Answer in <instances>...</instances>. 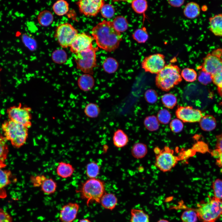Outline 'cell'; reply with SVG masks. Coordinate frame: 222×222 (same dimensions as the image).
Here are the masks:
<instances>
[{
	"label": "cell",
	"instance_id": "5bb4252c",
	"mask_svg": "<svg viewBox=\"0 0 222 222\" xmlns=\"http://www.w3.org/2000/svg\"><path fill=\"white\" fill-rule=\"evenodd\" d=\"M93 39L84 32L78 34L70 47L71 52L75 54L92 48Z\"/></svg>",
	"mask_w": 222,
	"mask_h": 222
},
{
	"label": "cell",
	"instance_id": "8fae6325",
	"mask_svg": "<svg viewBox=\"0 0 222 222\" xmlns=\"http://www.w3.org/2000/svg\"><path fill=\"white\" fill-rule=\"evenodd\" d=\"M165 56L156 53L146 57L141 63L142 68L146 72L158 74L165 65Z\"/></svg>",
	"mask_w": 222,
	"mask_h": 222
},
{
	"label": "cell",
	"instance_id": "680465c9",
	"mask_svg": "<svg viewBox=\"0 0 222 222\" xmlns=\"http://www.w3.org/2000/svg\"><path fill=\"white\" fill-rule=\"evenodd\" d=\"M157 222H169L167 220L164 219H161L159 220Z\"/></svg>",
	"mask_w": 222,
	"mask_h": 222
},
{
	"label": "cell",
	"instance_id": "11a10c76",
	"mask_svg": "<svg viewBox=\"0 0 222 222\" xmlns=\"http://www.w3.org/2000/svg\"><path fill=\"white\" fill-rule=\"evenodd\" d=\"M216 164L221 168V172L222 173V152L219 158L216 159Z\"/></svg>",
	"mask_w": 222,
	"mask_h": 222
},
{
	"label": "cell",
	"instance_id": "8d00e7d4",
	"mask_svg": "<svg viewBox=\"0 0 222 222\" xmlns=\"http://www.w3.org/2000/svg\"><path fill=\"white\" fill-rule=\"evenodd\" d=\"M131 6L134 10L139 14H144L148 8V3L145 0L132 1Z\"/></svg>",
	"mask_w": 222,
	"mask_h": 222
},
{
	"label": "cell",
	"instance_id": "6f0895ef",
	"mask_svg": "<svg viewBox=\"0 0 222 222\" xmlns=\"http://www.w3.org/2000/svg\"><path fill=\"white\" fill-rule=\"evenodd\" d=\"M79 222H91L89 220L87 219H81Z\"/></svg>",
	"mask_w": 222,
	"mask_h": 222
},
{
	"label": "cell",
	"instance_id": "4dcf8cb0",
	"mask_svg": "<svg viewBox=\"0 0 222 222\" xmlns=\"http://www.w3.org/2000/svg\"><path fill=\"white\" fill-rule=\"evenodd\" d=\"M115 29L120 33L125 31L128 29V24L126 18L122 16H118L112 22Z\"/></svg>",
	"mask_w": 222,
	"mask_h": 222
},
{
	"label": "cell",
	"instance_id": "1f68e13d",
	"mask_svg": "<svg viewBox=\"0 0 222 222\" xmlns=\"http://www.w3.org/2000/svg\"><path fill=\"white\" fill-rule=\"evenodd\" d=\"M101 109L98 105L96 103H90L84 108V112L85 115L90 118H95L99 116Z\"/></svg>",
	"mask_w": 222,
	"mask_h": 222
},
{
	"label": "cell",
	"instance_id": "7c38bea8",
	"mask_svg": "<svg viewBox=\"0 0 222 222\" xmlns=\"http://www.w3.org/2000/svg\"><path fill=\"white\" fill-rule=\"evenodd\" d=\"M175 113L179 119L185 122H199L203 117L200 110L190 106L178 107Z\"/></svg>",
	"mask_w": 222,
	"mask_h": 222
},
{
	"label": "cell",
	"instance_id": "83f0119b",
	"mask_svg": "<svg viewBox=\"0 0 222 222\" xmlns=\"http://www.w3.org/2000/svg\"><path fill=\"white\" fill-rule=\"evenodd\" d=\"M131 214L130 222H149L148 215L142 210L132 209Z\"/></svg>",
	"mask_w": 222,
	"mask_h": 222
},
{
	"label": "cell",
	"instance_id": "d590c367",
	"mask_svg": "<svg viewBox=\"0 0 222 222\" xmlns=\"http://www.w3.org/2000/svg\"><path fill=\"white\" fill-rule=\"evenodd\" d=\"M51 58L56 63L62 64L65 63L67 59V55L65 51L59 49L55 50L52 53Z\"/></svg>",
	"mask_w": 222,
	"mask_h": 222
},
{
	"label": "cell",
	"instance_id": "603a6c76",
	"mask_svg": "<svg viewBox=\"0 0 222 222\" xmlns=\"http://www.w3.org/2000/svg\"><path fill=\"white\" fill-rule=\"evenodd\" d=\"M199 123L201 129L205 131H210L213 130L216 125L215 118L210 115L203 116Z\"/></svg>",
	"mask_w": 222,
	"mask_h": 222
},
{
	"label": "cell",
	"instance_id": "f907efd6",
	"mask_svg": "<svg viewBox=\"0 0 222 222\" xmlns=\"http://www.w3.org/2000/svg\"><path fill=\"white\" fill-rule=\"evenodd\" d=\"M11 216L6 212L0 208V222H12Z\"/></svg>",
	"mask_w": 222,
	"mask_h": 222
},
{
	"label": "cell",
	"instance_id": "d6a6232c",
	"mask_svg": "<svg viewBox=\"0 0 222 222\" xmlns=\"http://www.w3.org/2000/svg\"><path fill=\"white\" fill-rule=\"evenodd\" d=\"M144 125L145 128L150 131H156L159 127V122L157 117L154 116L146 117L144 121Z\"/></svg>",
	"mask_w": 222,
	"mask_h": 222
},
{
	"label": "cell",
	"instance_id": "30bf717a",
	"mask_svg": "<svg viewBox=\"0 0 222 222\" xmlns=\"http://www.w3.org/2000/svg\"><path fill=\"white\" fill-rule=\"evenodd\" d=\"M77 30L68 23L59 25L57 27L55 37L60 45L63 48L70 47L78 34Z\"/></svg>",
	"mask_w": 222,
	"mask_h": 222
},
{
	"label": "cell",
	"instance_id": "277c9868",
	"mask_svg": "<svg viewBox=\"0 0 222 222\" xmlns=\"http://www.w3.org/2000/svg\"><path fill=\"white\" fill-rule=\"evenodd\" d=\"M195 210L202 222H215L222 217V200L213 196Z\"/></svg>",
	"mask_w": 222,
	"mask_h": 222
},
{
	"label": "cell",
	"instance_id": "f5cc1de1",
	"mask_svg": "<svg viewBox=\"0 0 222 222\" xmlns=\"http://www.w3.org/2000/svg\"><path fill=\"white\" fill-rule=\"evenodd\" d=\"M216 148L222 151V134H221L216 136Z\"/></svg>",
	"mask_w": 222,
	"mask_h": 222
},
{
	"label": "cell",
	"instance_id": "7dc6e473",
	"mask_svg": "<svg viewBox=\"0 0 222 222\" xmlns=\"http://www.w3.org/2000/svg\"><path fill=\"white\" fill-rule=\"evenodd\" d=\"M47 177L44 175H39L36 176H31L30 179L34 187L40 186L43 181Z\"/></svg>",
	"mask_w": 222,
	"mask_h": 222
},
{
	"label": "cell",
	"instance_id": "6da1fadb",
	"mask_svg": "<svg viewBox=\"0 0 222 222\" xmlns=\"http://www.w3.org/2000/svg\"><path fill=\"white\" fill-rule=\"evenodd\" d=\"M91 34L98 47L108 52L117 49L122 39L121 33L115 29L110 21L99 23L93 28Z\"/></svg>",
	"mask_w": 222,
	"mask_h": 222
},
{
	"label": "cell",
	"instance_id": "836d02e7",
	"mask_svg": "<svg viewBox=\"0 0 222 222\" xmlns=\"http://www.w3.org/2000/svg\"><path fill=\"white\" fill-rule=\"evenodd\" d=\"M133 39L139 43H144L148 40V34L146 28L144 27L137 29L132 35Z\"/></svg>",
	"mask_w": 222,
	"mask_h": 222
},
{
	"label": "cell",
	"instance_id": "f6af8a7d",
	"mask_svg": "<svg viewBox=\"0 0 222 222\" xmlns=\"http://www.w3.org/2000/svg\"><path fill=\"white\" fill-rule=\"evenodd\" d=\"M198 79L202 84L206 85L212 81V76L209 73L201 70L199 72Z\"/></svg>",
	"mask_w": 222,
	"mask_h": 222
},
{
	"label": "cell",
	"instance_id": "e0dca14e",
	"mask_svg": "<svg viewBox=\"0 0 222 222\" xmlns=\"http://www.w3.org/2000/svg\"><path fill=\"white\" fill-rule=\"evenodd\" d=\"M95 80L92 75L84 73L80 75L77 80L78 87L81 90L87 92L90 91L94 86Z\"/></svg>",
	"mask_w": 222,
	"mask_h": 222
},
{
	"label": "cell",
	"instance_id": "7bdbcfd3",
	"mask_svg": "<svg viewBox=\"0 0 222 222\" xmlns=\"http://www.w3.org/2000/svg\"><path fill=\"white\" fill-rule=\"evenodd\" d=\"M157 118L159 122L162 124H167L171 120V115L168 110L163 109L158 112Z\"/></svg>",
	"mask_w": 222,
	"mask_h": 222
},
{
	"label": "cell",
	"instance_id": "d4e9b609",
	"mask_svg": "<svg viewBox=\"0 0 222 222\" xmlns=\"http://www.w3.org/2000/svg\"><path fill=\"white\" fill-rule=\"evenodd\" d=\"M6 139L0 133V167L3 168L6 166L5 161L9 152Z\"/></svg>",
	"mask_w": 222,
	"mask_h": 222
},
{
	"label": "cell",
	"instance_id": "484cf974",
	"mask_svg": "<svg viewBox=\"0 0 222 222\" xmlns=\"http://www.w3.org/2000/svg\"><path fill=\"white\" fill-rule=\"evenodd\" d=\"M54 20V16L50 11L44 10L41 11L37 16V20L41 26L48 27L52 23Z\"/></svg>",
	"mask_w": 222,
	"mask_h": 222
},
{
	"label": "cell",
	"instance_id": "7a4b0ae2",
	"mask_svg": "<svg viewBox=\"0 0 222 222\" xmlns=\"http://www.w3.org/2000/svg\"><path fill=\"white\" fill-rule=\"evenodd\" d=\"M1 129L4 137L10 141L14 147L19 148L25 143L28 136V128L14 121H5L2 124Z\"/></svg>",
	"mask_w": 222,
	"mask_h": 222
},
{
	"label": "cell",
	"instance_id": "3957f363",
	"mask_svg": "<svg viewBox=\"0 0 222 222\" xmlns=\"http://www.w3.org/2000/svg\"><path fill=\"white\" fill-rule=\"evenodd\" d=\"M180 72V69L176 65H165L157 74L155 79L156 85L162 90H170L182 81Z\"/></svg>",
	"mask_w": 222,
	"mask_h": 222
},
{
	"label": "cell",
	"instance_id": "681fc988",
	"mask_svg": "<svg viewBox=\"0 0 222 222\" xmlns=\"http://www.w3.org/2000/svg\"><path fill=\"white\" fill-rule=\"evenodd\" d=\"M212 81L217 87L222 86V69L212 76Z\"/></svg>",
	"mask_w": 222,
	"mask_h": 222
},
{
	"label": "cell",
	"instance_id": "52a82bcc",
	"mask_svg": "<svg viewBox=\"0 0 222 222\" xmlns=\"http://www.w3.org/2000/svg\"><path fill=\"white\" fill-rule=\"evenodd\" d=\"M31 108L22 106L19 103L17 106H13L7 109L6 111L9 120L21 124L29 128L32 125Z\"/></svg>",
	"mask_w": 222,
	"mask_h": 222
},
{
	"label": "cell",
	"instance_id": "816d5d0a",
	"mask_svg": "<svg viewBox=\"0 0 222 222\" xmlns=\"http://www.w3.org/2000/svg\"><path fill=\"white\" fill-rule=\"evenodd\" d=\"M184 0H168V2L170 5L175 7H179L182 6L184 2Z\"/></svg>",
	"mask_w": 222,
	"mask_h": 222
},
{
	"label": "cell",
	"instance_id": "9f6ffc18",
	"mask_svg": "<svg viewBox=\"0 0 222 222\" xmlns=\"http://www.w3.org/2000/svg\"><path fill=\"white\" fill-rule=\"evenodd\" d=\"M217 90L219 95L222 97V86L217 87ZM220 104L222 105V102L220 103Z\"/></svg>",
	"mask_w": 222,
	"mask_h": 222
},
{
	"label": "cell",
	"instance_id": "4fadbf2b",
	"mask_svg": "<svg viewBox=\"0 0 222 222\" xmlns=\"http://www.w3.org/2000/svg\"><path fill=\"white\" fill-rule=\"evenodd\" d=\"M105 3L103 0H81L76 2L80 12L87 16H96Z\"/></svg>",
	"mask_w": 222,
	"mask_h": 222
},
{
	"label": "cell",
	"instance_id": "c3c4849f",
	"mask_svg": "<svg viewBox=\"0 0 222 222\" xmlns=\"http://www.w3.org/2000/svg\"><path fill=\"white\" fill-rule=\"evenodd\" d=\"M22 40L24 45L29 49L32 50L35 48L36 44L35 43V41L32 38L29 37V36L26 34H23L22 36Z\"/></svg>",
	"mask_w": 222,
	"mask_h": 222
},
{
	"label": "cell",
	"instance_id": "bcb514c9",
	"mask_svg": "<svg viewBox=\"0 0 222 222\" xmlns=\"http://www.w3.org/2000/svg\"><path fill=\"white\" fill-rule=\"evenodd\" d=\"M145 97L146 101L149 103L153 104L158 99V95L155 91L152 89L147 90L145 92Z\"/></svg>",
	"mask_w": 222,
	"mask_h": 222
},
{
	"label": "cell",
	"instance_id": "ab89813d",
	"mask_svg": "<svg viewBox=\"0 0 222 222\" xmlns=\"http://www.w3.org/2000/svg\"><path fill=\"white\" fill-rule=\"evenodd\" d=\"M181 76L186 81L192 82L196 80L197 77V74L193 69L186 68L181 71Z\"/></svg>",
	"mask_w": 222,
	"mask_h": 222
},
{
	"label": "cell",
	"instance_id": "b9f144b4",
	"mask_svg": "<svg viewBox=\"0 0 222 222\" xmlns=\"http://www.w3.org/2000/svg\"><path fill=\"white\" fill-rule=\"evenodd\" d=\"M102 17L106 18H112L114 15L115 10L113 5L110 4H104L100 11Z\"/></svg>",
	"mask_w": 222,
	"mask_h": 222
},
{
	"label": "cell",
	"instance_id": "8992f818",
	"mask_svg": "<svg viewBox=\"0 0 222 222\" xmlns=\"http://www.w3.org/2000/svg\"><path fill=\"white\" fill-rule=\"evenodd\" d=\"M98 50V47H93L75 54L77 68L84 73L92 75L94 68L97 66L96 52Z\"/></svg>",
	"mask_w": 222,
	"mask_h": 222
},
{
	"label": "cell",
	"instance_id": "4316f807",
	"mask_svg": "<svg viewBox=\"0 0 222 222\" xmlns=\"http://www.w3.org/2000/svg\"><path fill=\"white\" fill-rule=\"evenodd\" d=\"M52 9L54 12L59 16L66 14L69 10V4L66 1L59 0L53 4Z\"/></svg>",
	"mask_w": 222,
	"mask_h": 222
},
{
	"label": "cell",
	"instance_id": "f35d334b",
	"mask_svg": "<svg viewBox=\"0 0 222 222\" xmlns=\"http://www.w3.org/2000/svg\"><path fill=\"white\" fill-rule=\"evenodd\" d=\"M182 222H197L198 219L195 210L190 209L184 212L181 216Z\"/></svg>",
	"mask_w": 222,
	"mask_h": 222
},
{
	"label": "cell",
	"instance_id": "e575fe53",
	"mask_svg": "<svg viewBox=\"0 0 222 222\" xmlns=\"http://www.w3.org/2000/svg\"><path fill=\"white\" fill-rule=\"evenodd\" d=\"M100 169L99 166L96 162H90L86 166V175L89 178H96L99 175Z\"/></svg>",
	"mask_w": 222,
	"mask_h": 222
},
{
	"label": "cell",
	"instance_id": "ee69618b",
	"mask_svg": "<svg viewBox=\"0 0 222 222\" xmlns=\"http://www.w3.org/2000/svg\"><path fill=\"white\" fill-rule=\"evenodd\" d=\"M170 125L171 131L176 133L181 131L183 127V125L182 121L179 119H175L172 120Z\"/></svg>",
	"mask_w": 222,
	"mask_h": 222
},
{
	"label": "cell",
	"instance_id": "9c48e42d",
	"mask_svg": "<svg viewBox=\"0 0 222 222\" xmlns=\"http://www.w3.org/2000/svg\"><path fill=\"white\" fill-rule=\"evenodd\" d=\"M201 70L212 76L222 69V48H218L208 53L203 59Z\"/></svg>",
	"mask_w": 222,
	"mask_h": 222
},
{
	"label": "cell",
	"instance_id": "ffe728a7",
	"mask_svg": "<svg viewBox=\"0 0 222 222\" xmlns=\"http://www.w3.org/2000/svg\"><path fill=\"white\" fill-rule=\"evenodd\" d=\"M117 203L116 196L112 193H105L101 198L100 203L104 208L110 210L115 208Z\"/></svg>",
	"mask_w": 222,
	"mask_h": 222
},
{
	"label": "cell",
	"instance_id": "74e56055",
	"mask_svg": "<svg viewBox=\"0 0 222 222\" xmlns=\"http://www.w3.org/2000/svg\"><path fill=\"white\" fill-rule=\"evenodd\" d=\"M162 101L166 107L171 109L173 108L177 103L176 97L174 94L170 93L163 95L162 97Z\"/></svg>",
	"mask_w": 222,
	"mask_h": 222
},
{
	"label": "cell",
	"instance_id": "44dd1931",
	"mask_svg": "<svg viewBox=\"0 0 222 222\" xmlns=\"http://www.w3.org/2000/svg\"><path fill=\"white\" fill-rule=\"evenodd\" d=\"M183 12L186 17L189 19H193L199 15L200 8L199 5L197 3L190 2L186 5Z\"/></svg>",
	"mask_w": 222,
	"mask_h": 222
},
{
	"label": "cell",
	"instance_id": "ac0fdd59",
	"mask_svg": "<svg viewBox=\"0 0 222 222\" xmlns=\"http://www.w3.org/2000/svg\"><path fill=\"white\" fill-rule=\"evenodd\" d=\"M75 168L70 163L64 162L59 163L56 168V173L61 178L66 179L71 177L75 171Z\"/></svg>",
	"mask_w": 222,
	"mask_h": 222
},
{
	"label": "cell",
	"instance_id": "db71d44e",
	"mask_svg": "<svg viewBox=\"0 0 222 222\" xmlns=\"http://www.w3.org/2000/svg\"><path fill=\"white\" fill-rule=\"evenodd\" d=\"M222 151L220 149H216L210 152L211 155L216 159L218 158L219 157Z\"/></svg>",
	"mask_w": 222,
	"mask_h": 222
},
{
	"label": "cell",
	"instance_id": "94428289",
	"mask_svg": "<svg viewBox=\"0 0 222 222\" xmlns=\"http://www.w3.org/2000/svg\"><path fill=\"white\" fill-rule=\"evenodd\" d=\"M221 134H222V133Z\"/></svg>",
	"mask_w": 222,
	"mask_h": 222
},
{
	"label": "cell",
	"instance_id": "cb8c5ba5",
	"mask_svg": "<svg viewBox=\"0 0 222 222\" xmlns=\"http://www.w3.org/2000/svg\"><path fill=\"white\" fill-rule=\"evenodd\" d=\"M147 148L146 145L142 143L138 142L135 143L131 149L132 156L137 159L144 158L147 153Z\"/></svg>",
	"mask_w": 222,
	"mask_h": 222
},
{
	"label": "cell",
	"instance_id": "9a60e30c",
	"mask_svg": "<svg viewBox=\"0 0 222 222\" xmlns=\"http://www.w3.org/2000/svg\"><path fill=\"white\" fill-rule=\"evenodd\" d=\"M79 208V204L74 203H69L64 205L60 213L61 222H73L76 217Z\"/></svg>",
	"mask_w": 222,
	"mask_h": 222
},
{
	"label": "cell",
	"instance_id": "91938a15",
	"mask_svg": "<svg viewBox=\"0 0 222 222\" xmlns=\"http://www.w3.org/2000/svg\"><path fill=\"white\" fill-rule=\"evenodd\" d=\"M2 70V68L0 67V72Z\"/></svg>",
	"mask_w": 222,
	"mask_h": 222
},
{
	"label": "cell",
	"instance_id": "d6986e66",
	"mask_svg": "<svg viewBox=\"0 0 222 222\" xmlns=\"http://www.w3.org/2000/svg\"><path fill=\"white\" fill-rule=\"evenodd\" d=\"M114 145L117 148H122L127 145L129 139L127 134L120 129H118L114 133L113 137Z\"/></svg>",
	"mask_w": 222,
	"mask_h": 222
},
{
	"label": "cell",
	"instance_id": "f546056e",
	"mask_svg": "<svg viewBox=\"0 0 222 222\" xmlns=\"http://www.w3.org/2000/svg\"><path fill=\"white\" fill-rule=\"evenodd\" d=\"M40 187L41 190L44 193L49 195L53 194L56 191L57 184L52 179L46 178Z\"/></svg>",
	"mask_w": 222,
	"mask_h": 222
},
{
	"label": "cell",
	"instance_id": "2e32d148",
	"mask_svg": "<svg viewBox=\"0 0 222 222\" xmlns=\"http://www.w3.org/2000/svg\"><path fill=\"white\" fill-rule=\"evenodd\" d=\"M209 30L215 36L222 37V14L209 18Z\"/></svg>",
	"mask_w": 222,
	"mask_h": 222
},
{
	"label": "cell",
	"instance_id": "60d3db41",
	"mask_svg": "<svg viewBox=\"0 0 222 222\" xmlns=\"http://www.w3.org/2000/svg\"><path fill=\"white\" fill-rule=\"evenodd\" d=\"M214 197L222 200V180L217 179L212 183Z\"/></svg>",
	"mask_w": 222,
	"mask_h": 222
},
{
	"label": "cell",
	"instance_id": "5b68a950",
	"mask_svg": "<svg viewBox=\"0 0 222 222\" xmlns=\"http://www.w3.org/2000/svg\"><path fill=\"white\" fill-rule=\"evenodd\" d=\"M105 186L104 182L96 178H89L82 185L80 192L81 197L86 200L88 206L91 202L100 203L104 194Z\"/></svg>",
	"mask_w": 222,
	"mask_h": 222
},
{
	"label": "cell",
	"instance_id": "7402d4cb",
	"mask_svg": "<svg viewBox=\"0 0 222 222\" xmlns=\"http://www.w3.org/2000/svg\"><path fill=\"white\" fill-rule=\"evenodd\" d=\"M0 167V197L6 195L4 188L11 183L12 174L9 170Z\"/></svg>",
	"mask_w": 222,
	"mask_h": 222
},
{
	"label": "cell",
	"instance_id": "f1b7e54d",
	"mask_svg": "<svg viewBox=\"0 0 222 222\" xmlns=\"http://www.w3.org/2000/svg\"><path fill=\"white\" fill-rule=\"evenodd\" d=\"M118 66L119 64L117 60L111 57L106 58L102 64V67L104 71L109 74L116 72Z\"/></svg>",
	"mask_w": 222,
	"mask_h": 222
},
{
	"label": "cell",
	"instance_id": "ba28073f",
	"mask_svg": "<svg viewBox=\"0 0 222 222\" xmlns=\"http://www.w3.org/2000/svg\"><path fill=\"white\" fill-rule=\"evenodd\" d=\"M158 150L156 153L155 166L163 172L170 171L178 163L179 158L174 154V150L168 146Z\"/></svg>",
	"mask_w": 222,
	"mask_h": 222
}]
</instances>
